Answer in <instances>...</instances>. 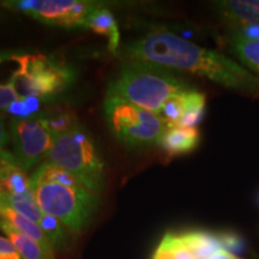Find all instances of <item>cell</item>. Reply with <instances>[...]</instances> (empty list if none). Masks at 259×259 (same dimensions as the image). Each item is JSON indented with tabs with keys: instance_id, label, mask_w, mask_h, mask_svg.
<instances>
[{
	"instance_id": "cell-6",
	"label": "cell",
	"mask_w": 259,
	"mask_h": 259,
	"mask_svg": "<svg viewBox=\"0 0 259 259\" xmlns=\"http://www.w3.org/2000/svg\"><path fill=\"white\" fill-rule=\"evenodd\" d=\"M17 69L11 80L21 97H36L44 101L63 93L72 84L73 70L45 54L16 53Z\"/></svg>"
},
{
	"instance_id": "cell-20",
	"label": "cell",
	"mask_w": 259,
	"mask_h": 259,
	"mask_svg": "<svg viewBox=\"0 0 259 259\" xmlns=\"http://www.w3.org/2000/svg\"><path fill=\"white\" fill-rule=\"evenodd\" d=\"M40 228L45 232L47 238L50 239L51 244L53 245L54 250H64L70 244V231L52 216L45 213L44 219L40 225Z\"/></svg>"
},
{
	"instance_id": "cell-4",
	"label": "cell",
	"mask_w": 259,
	"mask_h": 259,
	"mask_svg": "<svg viewBox=\"0 0 259 259\" xmlns=\"http://www.w3.org/2000/svg\"><path fill=\"white\" fill-rule=\"evenodd\" d=\"M48 161L99 196L105 184V164L94 139L80 126L57 136Z\"/></svg>"
},
{
	"instance_id": "cell-11",
	"label": "cell",
	"mask_w": 259,
	"mask_h": 259,
	"mask_svg": "<svg viewBox=\"0 0 259 259\" xmlns=\"http://www.w3.org/2000/svg\"><path fill=\"white\" fill-rule=\"evenodd\" d=\"M85 28L93 30L97 35L106 36L108 40V47L112 53L116 54L120 47V31L114 16L108 9L102 5H97L90 12L85 21Z\"/></svg>"
},
{
	"instance_id": "cell-8",
	"label": "cell",
	"mask_w": 259,
	"mask_h": 259,
	"mask_svg": "<svg viewBox=\"0 0 259 259\" xmlns=\"http://www.w3.org/2000/svg\"><path fill=\"white\" fill-rule=\"evenodd\" d=\"M5 5L45 24L74 28L84 27L90 12L99 4L84 0H19Z\"/></svg>"
},
{
	"instance_id": "cell-25",
	"label": "cell",
	"mask_w": 259,
	"mask_h": 259,
	"mask_svg": "<svg viewBox=\"0 0 259 259\" xmlns=\"http://www.w3.org/2000/svg\"><path fill=\"white\" fill-rule=\"evenodd\" d=\"M9 143H10L9 128L6 127L4 118L0 115V154H2L3 151L8 150L6 147H8Z\"/></svg>"
},
{
	"instance_id": "cell-24",
	"label": "cell",
	"mask_w": 259,
	"mask_h": 259,
	"mask_svg": "<svg viewBox=\"0 0 259 259\" xmlns=\"http://www.w3.org/2000/svg\"><path fill=\"white\" fill-rule=\"evenodd\" d=\"M0 259H23L8 238L0 236Z\"/></svg>"
},
{
	"instance_id": "cell-28",
	"label": "cell",
	"mask_w": 259,
	"mask_h": 259,
	"mask_svg": "<svg viewBox=\"0 0 259 259\" xmlns=\"http://www.w3.org/2000/svg\"><path fill=\"white\" fill-rule=\"evenodd\" d=\"M2 194H3V193H2V191H0V199H2Z\"/></svg>"
},
{
	"instance_id": "cell-16",
	"label": "cell",
	"mask_w": 259,
	"mask_h": 259,
	"mask_svg": "<svg viewBox=\"0 0 259 259\" xmlns=\"http://www.w3.org/2000/svg\"><path fill=\"white\" fill-rule=\"evenodd\" d=\"M205 113V95L197 90H191L185 95L184 114L177 126L184 127H197L202 121Z\"/></svg>"
},
{
	"instance_id": "cell-1",
	"label": "cell",
	"mask_w": 259,
	"mask_h": 259,
	"mask_svg": "<svg viewBox=\"0 0 259 259\" xmlns=\"http://www.w3.org/2000/svg\"><path fill=\"white\" fill-rule=\"evenodd\" d=\"M124 54L128 60L189 72L247 96L259 97L258 76L225 54L200 47L173 32L156 31L144 35L126 45Z\"/></svg>"
},
{
	"instance_id": "cell-3",
	"label": "cell",
	"mask_w": 259,
	"mask_h": 259,
	"mask_svg": "<svg viewBox=\"0 0 259 259\" xmlns=\"http://www.w3.org/2000/svg\"><path fill=\"white\" fill-rule=\"evenodd\" d=\"M193 90L170 70L138 60H127L107 88V96H116L160 114L168 100Z\"/></svg>"
},
{
	"instance_id": "cell-14",
	"label": "cell",
	"mask_w": 259,
	"mask_h": 259,
	"mask_svg": "<svg viewBox=\"0 0 259 259\" xmlns=\"http://www.w3.org/2000/svg\"><path fill=\"white\" fill-rule=\"evenodd\" d=\"M0 218L4 219L6 222L14 226L19 232H22L23 234L30 236L34 240H36L47 251L54 252L53 245L51 244L50 239L47 238L45 232L40 228V226L30 221V220H28L27 218H24V216H22L21 213L12 208H10L8 204L3 203L2 200H0Z\"/></svg>"
},
{
	"instance_id": "cell-22",
	"label": "cell",
	"mask_w": 259,
	"mask_h": 259,
	"mask_svg": "<svg viewBox=\"0 0 259 259\" xmlns=\"http://www.w3.org/2000/svg\"><path fill=\"white\" fill-rule=\"evenodd\" d=\"M15 84L9 79L8 83H0V111H6L10 106L19 99Z\"/></svg>"
},
{
	"instance_id": "cell-18",
	"label": "cell",
	"mask_w": 259,
	"mask_h": 259,
	"mask_svg": "<svg viewBox=\"0 0 259 259\" xmlns=\"http://www.w3.org/2000/svg\"><path fill=\"white\" fill-rule=\"evenodd\" d=\"M153 259H196L192 251L181 240L180 235L166 234Z\"/></svg>"
},
{
	"instance_id": "cell-23",
	"label": "cell",
	"mask_w": 259,
	"mask_h": 259,
	"mask_svg": "<svg viewBox=\"0 0 259 259\" xmlns=\"http://www.w3.org/2000/svg\"><path fill=\"white\" fill-rule=\"evenodd\" d=\"M223 250L231 252V253H239L244 250V242L239 235L233 233H226V234L219 235Z\"/></svg>"
},
{
	"instance_id": "cell-27",
	"label": "cell",
	"mask_w": 259,
	"mask_h": 259,
	"mask_svg": "<svg viewBox=\"0 0 259 259\" xmlns=\"http://www.w3.org/2000/svg\"><path fill=\"white\" fill-rule=\"evenodd\" d=\"M15 52L11 51H0V66L5 63V61H11L14 59Z\"/></svg>"
},
{
	"instance_id": "cell-13",
	"label": "cell",
	"mask_w": 259,
	"mask_h": 259,
	"mask_svg": "<svg viewBox=\"0 0 259 259\" xmlns=\"http://www.w3.org/2000/svg\"><path fill=\"white\" fill-rule=\"evenodd\" d=\"M219 11L227 21L239 25H258L259 27V2L258 0H231L218 4Z\"/></svg>"
},
{
	"instance_id": "cell-15",
	"label": "cell",
	"mask_w": 259,
	"mask_h": 259,
	"mask_svg": "<svg viewBox=\"0 0 259 259\" xmlns=\"http://www.w3.org/2000/svg\"><path fill=\"white\" fill-rule=\"evenodd\" d=\"M180 238L192 251L196 259H210L216 251L222 248L219 235H212L205 232H189L181 234Z\"/></svg>"
},
{
	"instance_id": "cell-21",
	"label": "cell",
	"mask_w": 259,
	"mask_h": 259,
	"mask_svg": "<svg viewBox=\"0 0 259 259\" xmlns=\"http://www.w3.org/2000/svg\"><path fill=\"white\" fill-rule=\"evenodd\" d=\"M42 100L36 97H19L11 106L6 109V113L14 116L17 120H24L37 116Z\"/></svg>"
},
{
	"instance_id": "cell-19",
	"label": "cell",
	"mask_w": 259,
	"mask_h": 259,
	"mask_svg": "<svg viewBox=\"0 0 259 259\" xmlns=\"http://www.w3.org/2000/svg\"><path fill=\"white\" fill-rule=\"evenodd\" d=\"M40 116L46 121L52 134L56 137L79 126L74 113L69 109H52L44 114H40Z\"/></svg>"
},
{
	"instance_id": "cell-12",
	"label": "cell",
	"mask_w": 259,
	"mask_h": 259,
	"mask_svg": "<svg viewBox=\"0 0 259 259\" xmlns=\"http://www.w3.org/2000/svg\"><path fill=\"white\" fill-rule=\"evenodd\" d=\"M0 231L4 232L6 238L15 246L23 259H54V252L47 251L36 240L19 232L2 218H0Z\"/></svg>"
},
{
	"instance_id": "cell-26",
	"label": "cell",
	"mask_w": 259,
	"mask_h": 259,
	"mask_svg": "<svg viewBox=\"0 0 259 259\" xmlns=\"http://www.w3.org/2000/svg\"><path fill=\"white\" fill-rule=\"evenodd\" d=\"M210 259H241L239 257H236L235 254L231 253V252L223 250V248H221V250L216 251L215 253H213L211 257H210Z\"/></svg>"
},
{
	"instance_id": "cell-17",
	"label": "cell",
	"mask_w": 259,
	"mask_h": 259,
	"mask_svg": "<svg viewBox=\"0 0 259 259\" xmlns=\"http://www.w3.org/2000/svg\"><path fill=\"white\" fill-rule=\"evenodd\" d=\"M232 47L242 63L259 74V40L245 38L233 32Z\"/></svg>"
},
{
	"instance_id": "cell-10",
	"label": "cell",
	"mask_w": 259,
	"mask_h": 259,
	"mask_svg": "<svg viewBox=\"0 0 259 259\" xmlns=\"http://www.w3.org/2000/svg\"><path fill=\"white\" fill-rule=\"evenodd\" d=\"M199 142L200 134L197 127L167 126L157 145L168 156H179L193 151L198 147Z\"/></svg>"
},
{
	"instance_id": "cell-9",
	"label": "cell",
	"mask_w": 259,
	"mask_h": 259,
	"mask_svg": "<svg viewBox=\"0 0 259 259\" xmlns=\"http://www.w3.org/2000/svg\"><path fill=\"white\" fill-rule=\"evenodd\" d=\"M0 191L11 196H21L32 191L30 178L27 177L10 150L0 154Z\"/></svg>"
},
{
	"instance_id": "cell-7",
	"label": "cell",
	"mask_w": 259,
	"mask_h": 259,
	"mask_svg": "<svg viewBox=\"0 0 259 259\" xmlns=\"http://www.w3.org/2000/svg\"><path fill=\"white\" fill-rule=\"evenodd\" d=\"M9 132L14 149L12 153L22 169L28 171L40 164L45 158L48 160L56 136L52 134L40 115L24 120L12 119Z\"/></svg>"
},
{
	"instance_id": "cell-2",
	"label": "cell",
	"mask_w": 259,
	"mask_h": 259,
	"mask_svg": "<svg viewBox=\"0 0 259 259\" xmlns=\"http://www.w3.org/2000/svg\"><path fill=\"white\" fill-rule=\"evenodd\" d=\"M30 184L42 211L72 233L82 232L99 209L97 194L50 161L31 174Z\"/></svg>"
},
{
	"instance_id": "cell-5",
	"label": "cell",
	"mask_w": 259,
	"mask_h": 259,
	"mask_svg": "<svg viewBox=\"0 0 259 259\" xmlns=\"http://www.w3.org/2000/svg\"><path fill=\"white\" fill-rule=\"evenodd\" d=\"M103 114L112 134L127 148L158 144L167 125L156 113L116 96H106Z\"/></svg>"
}]
</instances>
